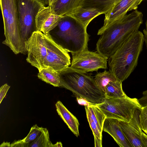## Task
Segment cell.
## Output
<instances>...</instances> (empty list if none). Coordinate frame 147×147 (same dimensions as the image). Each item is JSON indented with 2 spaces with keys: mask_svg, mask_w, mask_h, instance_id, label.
I'll return each mask as SVG.
<instances>
[{
  "mask_svg": "<svg viewBox=\"0 0 147 147\" xmlns=\"http://www.w3.org/2000/svg\"><path fill=\"white\" fill-rule=\"evenodd\" d=\"M142 22L143 14L136 9L102 27L97 33L100 36L96 44L97 52L108 59L125 40L138 30Z\"/></svg>",
  "mask_w": 147,
  "mask_h": 147,
  "instance_id": "cell-1",
  "label": "cell"
},
{
  "mask_svg": "<svg viewBox=\"0 0 147 147\" xmlns=\"http://www.w3.org/2000/svg\"><path fill=\"white\" fill-rule=\"evenodd\" d=\"M144 42L143 34L138 30L108 59L109 71L121 82L126 80L136 67Z\"/></svg>",
  "mask_w": 147,
  "mask_h": 147,
  "instance_id": "cell-2",
  "label": "cell"
},
{
  "mask_svg": "<svg viewBox=\"0 0 147 147\" xmlns=\"http://www.w3.org/2000/svg\"><path fill=\"white\" fill-rule=\"evenodd\" d=\"M58 71L61 87L72 92L76 97L84 98L95 105L104 101L105 93L97 85L94 78L86 73L69 66Z\"/></svg>",
  "mask_w": 147,
  "mask_h": 147,
  "instance_id": "cell-3",
  "label": "cell"
},
{
  "mask_svg": "<svg viewBox=\"0 0 147 147\" xmlns=\"http://www.w3.org/2000/svg\"><path fill=\"white\" fill-rule=\"evenodd\" d=\"M56 34L60 44L72 55L88 49L89 36L87 28L73 17L62 16L58 25Z\"/></svg>",
  "mask_w": 147,
  "mask_h": 147,
  "instance_id": "cell-4",
  "label": "cell"
},
{
  "mask_svg": "<svg viewBox=\"0 0 147 147\" xmlns=\"http://www.w3.org/2000/svg\"><path fill=\"white\" fill-rule=\"evenodd\" d=\"M97 106L106 117L126 122L130 120L137 109L142 108L138 99L127 95L120 98L106 97L103 102Z\"/></svg>",
  "mask_w": 147,
  "mask_h": 147,
  "instance_id": "cell-5",
  "label": "cell"
},
{
  "mask_svg": "<svg viewBox=\"0 0 147 147\" xmlns=\"http://www.w3.org/2000/svg\"><path fill=\"white\" fill-rule=\"evenodd\" d=\"M44 6L38 0H17L19 28L24 44L32 33L37 31L36 17Z\"/></svg>",
  "mask_w": 147,
  "mask_h": 147,
  "instance_id": "cell-6",
  "label": "cell"
},
{
  "mask_svg": "<svg viewBox=\"0 0 147 147\" xmlns=\"http://www.w3.org/2000/svg\"><path fill=\"white\" fill-rule=\"evenodd\" d=\"M45 34L47 54L43 63L44 68L58 71L71 65L68 52L54 40L49 33Z\"/></svg>",
  "mask_w": 147,
  "mask_h": 147,
  "instance_id": "cell-7",
  "label": "cell"
},
{
  "mask_svg": "<svg viewBox=\"0 0 147 147\" xmlns=\"http://www.w3.org/2000/svg\"><path fill=\"white\" fill-rule=\"evenodd\" d=\"M25 45L27 61L38 71L44 68L43 63L47 54L45 34L38 30L34 31Z\"/></svg>",
  "mask_w": 147,
  "mask_h": 147,
  "instance_id": "cell-8",
  "label": "cell"
},
{
  "mask_svg": "<svg viewBox=\"0 0 147 147\" xmlns=\"http://www.w3.org/2000/svg\"><path fill=\"white\" fill-rule=\"evenodd\" d=\"M72 55L70 67L76 70L86 73L107 68L108 59L97 52L87 49Z\"/></svg>",
  "mask_w": 147,
  "mask_h": 147,
  "instance_id": "cell-9",
  "label": "cell"
},
{
  "mask_svg": "<svg viewBox=\"0 0 147 147\" xmlns=\"http://www.w3.org/2000/svg\"><path fill=\"white\" fill-rule=\"evenodd\" d=\"M142 108H137L135 110L129 122L118 120L121 128L132 147H145L141 137L142 130L140 120Z\"/></svg>",
  "mask_w": 147,
  "mask_h": 147,
  "instance_id": "cell-10",
  "label": "cell"
},
{
  "mask_svg": "<svg viewBox=\"0 0 147 147\" xmlns=\"http://www.w3.org/2000/svg\"><path fill=\"white\" fill-rule=\"evenodd\" d=\"M87 120L94 136L95 146L102 147V131L105 115L97 106H85Z\"/></svg>",
  "mask_w": 147,
  "mask_h": 147,
  "instance_id": "cell-11",
  "label": "cell"
},
{
  "mask_svg": "<svg viewBox=\"0 0 147 147\" xmlns=\"http://www.w3.org/2000/svg\"><path fill=\"white\" fill-rule=\"evenodd\" d=\"M62 16L55 14L50 5L44 6L36 17V30L40 31L44 34H49L57 26Z\"/></svg>",
  "mask_w": 147,
  "mask_h": 147,
  "instance_id": "cell-12",
  "label": "cell"
},
{
  "mask_svg": "<svg viewBox=\"0 0 147 147\" xmlns=\"http://www.w3.org/2000/svg\"><path fill=\"white\" fill-rule=\"evenodd\" d=\"M144 0H121L114 5L105 15L103 27H105L127 14V12L136 10Z\"/></svg>",
  "mask_w": 147,
  "mask_h": 147,
  "instance_id": "cell-13",
  "label": "cell"
},
{
  "mask_svg": "<svg viewBox=\"0 0 147 147\" xmlns=\"http://www.w3.org/2000/svg\"><path fill=\"white\" fill-rule=\"evenodd\" d=\"M103 130L109 134L120 147H132L121 128L118 119L106 117Z\"/></svg>",
  "mask_w": 147,
  "mask_h": 147,
  "instance_id": "cell-14",
  "label": "cell"
},
{
  "mask_svg": "<svg viewBox=\"0 0 147 147\" xmlns=\"http://www.w3.org/2000/svg\"><path fill=\"white\" fill-rule=\"evenodd\" d=\"M55 107L58 115L69 128L76 136H79V126L80 124L77 118L60 101H58L57 102Z\"/></svg>",
  "mask_w": 147,
  "mask_h": 147,
  "instance_id": "cell-15",
  "label": "cell"
},
{
  "mask_svg": "<svg viewBox=\"0 0 147 147\" xmlns=\"http://www.w3.org/2000/svg\"><path fill=\"white\" fill-rule=\"evenodd\" d=\"M84 0H57L50 6L55 14L62 16L68 15L82 7Z\"/></svg>",
  "mask_w": 147,
  "mask_h": 147,
  "instance_id": "cell-16",
  "label": "cell"
},
{
  "mask_svg": "<svg viewBox=\"0 0 147 147\" xmlns=\"http://www.w3.org/2000/svg\"><path fill=\"white\" fill-rule=\"evenodd\" d=\"M101 14L99 11L96 9L81 7L71 13L66 15L73 17L87 28L93 19Z\"/></svg>",
  "mask_w": 147,
  "mask_h": 147,
  "instance_id": "cell-17",
  "label": "cell"
},
{
  "mask_svg": "<svg viewBox=\"0 0 147 147\" xmlns=\"http://www.w3.org/2000/svg\"><path fill=\"white\" fill-rule=\"evenodd\" d=\"M38 71L37 76L39 79L55 87H61L58 71L48 68H42Z\"/></svg>",
  "mask_w": 147,
  "mask_h": 147,
  "instance_id": "cell-18",
  "label": "cell"
},
{
  "mask_svg": "<svg viewBox=\"0 0 147 147\" xmlns=\"http://www.w3.org/2000/svg\"><path fill=\"white\" fill-rule=\"evenodd\" d=\"M115 0H84L82 7L96 9L106 14L114 5Z\"/></svg>",
  "mask_w": 147,
  "mask_h": 147,
  "instance_id": "cell-19",
  "label": "cell"
},
{
  "mask_svg": "<svg viewBox=\"0 0 147 147\" xmlns=\"http://www.w3.org/2000/svg\"><path fill=\"white\" fill-rule=\"evenodd\" d=\"M105 93L106 97L120 98L127 96L123 91L122 82L118 80L111 81L105 87Z\"/></svg>",
  "mask_w": 147,
  "mask_h": 147,
  "instance_id": "cell-20",
  "label": "cell"
},
{
  "mask_svg": "<svg viewBox=\"0 0 147 147\" xmlns=\"http://www.w3.org/2000/svg\"><path fill=\"white\" fill-rule=\"evenodd\" d=\"M94 79L97 85L104 93L105 87L110 82L118 80L110 71L106 70L97 74Z\"/></svg>",
  "mask_w": 147,
  "mask_h": 147,
  "instance_id": "cell-21",
  "label": "cell"
},
{
  "mask_svg": "<svg viewBox=\"0 0 147 147\" xmlns=\"http://www.w3.org/2000/svg\"><path fill=\"white\" fill-rule=\"evenodd\" d=\"M49 133L46 128H44L40 134L34 141L28 144V147H52Z\"/></svg>",
  "mask_w": 147,
  "mask_h": 147,
  "instance_id": "cell-22",
  "label": "cell"
},
{
  "mask_svg": "<svg viewBox=\"0 0 147 147\" xmlns=\"http://www.w3.org/2000/svg\"><path fill=\"white\" fill-rule=\"evenodd\" d=\"M44 128L40 127L35 124L31 127L27 136L22 140L26 144H28L35 140L40 134Z\"/></svg>",
  "mask_w": 147,
  "mask_h": 147,
  "instance_id": "cell-23",
  "label": "cell"
},
{
  "mask_svg": "<svg viewBox=\"0 0 147 147\" xmlns=\"http://www.w3.org/2000/svg\"><path fill=\"white\" fill-rule=\"evenodd\" d=\"M140 120L141 128L145 133L147 131V105L142 107L140 114Z\"/></svg>",
  "mask_w": 147,
  "mask_h": 147,
  "instance_id": "cell-24",
  "label": "cell"
},
{
  "mask_svg": "<svg viewBox=\"0 0 147 147\" xmlns=\"http://www.w3.org/2000/svg\"><path fill=\"white\" fill-rule=\"evenodd\" d=\"M10 88V86L7 84L2 85L0 89V104L5 97L6 93Z\"/></svg>",
  "mask_w": 147,
  "mask_h": 147,
  "instance_id": "cell-25",
  "label": "cell"
},
{
  "mask_svg": "<svg viewBox=\"0 0 147 147\" xmlns=\"http://www.w3.org/2000/svg\"><path fill=\"white\" fill-rule=\"evenodd\" d=\"M76 99L78 103L80 105L84 106H89L90 105H94L88 102L84 98L77 97Z\"/></svg>",
  "mask_w": 147,
  "mask_h": 147,
  "instance_id": "cell-26",
  "label": "cell"
},
{
  "mask_svg": "<svg viewBox=\"0 0 147 147\" xmlns=\"http://www.w3.org/2000/svg\"><path fill=\"white\" fill-rule=\"evenodd\" d=\"M145 28L143 30L144 42L147 49V19L145 23Z\"/></svg>",
  "mask_w": 147,
  "mask_h": 147,
  "instance_id": "cell-27",
  "label": "cell"
},
{
  "mask_svg": "<svg viewBox=\"0 0 147 147\" xmlns=\"http://www.w3.org/2000/svg\"><path fill=\"white\" fill-rule=\"evenodd\" d=\"M141 137L145 147H147V135L143 131L141 133Z\"/></svg>",
  "mask_w": 147,
  "mask_h": 147,
  "instance_id": "cell-28",
  "label": "cell"
},
{
  "mask_svg": "<svg viewBox=\"0 0 147 147\" xmlns=\"http://www.w3.org/2000/svg\"><path fill=\"white\" fill-rule=\"evenodd\" d=\"M63 146L62 143L60 142H57L55 144H53L52 147H62Z\"/></svg>",
  "mask_w": 147,
  "mask_h": 147,
  "instance_id": "cell-29",
  "label": "cell"
},
{
  "mask_svg": "<svg viewBox=\"0 0 147 147\" xmlns=\"http://www.w3.org/2000/svg\"><path fill=\"white\" fill-rule=\"evenodd\" d=\"M45 6L49 5V0H38Z\"/></svg>",
  "mask_w": 147,
  "mask_h": 147,
  "instance_id": "cell-30",
  "label": "cell"
},
{
  "mask_svg": "<svg viewBox=\"0 0 147 147\" xmlns=\"http://www.w3.org/2000/svg\"><path fill=\"white\" fill-rule=\"evenodd\" d=\"M57 0H49V5H51L55 2Z\"/></svg>",
  "mask_w": 147,
  "mask_h": 147,
  "instance_id": "cell-31",
  "label": "cell"
},
{
  "mask_svg": "<svg viewBox=\"0 0 147 147\" xmlns=\"http://www.w3.org/2000/svg\"><path fill=\"white\" fill-rule=\"evenodd\" d=\"M121 0H115L114 3V5L117 3Z\"/></svg>",
  "mask_w": 147,
  "mask_h": 147,
  "instance_id": "cell-32",
  "label": "cell"
},
{
  "mask_svg": "<svg viewBox=\"0 0 147 147\" xmlns=\"http://www.w3.org/2000/svg\"><path fill=\"white\" fill-rule=\"evenodd\" d=\"M145 133H146V134H147V131H146V132Z\"/></svg>",
  "mask_w": 147,
  "mask_h": 147,
  "instance_id": "cell-33",
  "label": "cell"
}]
</instances>
